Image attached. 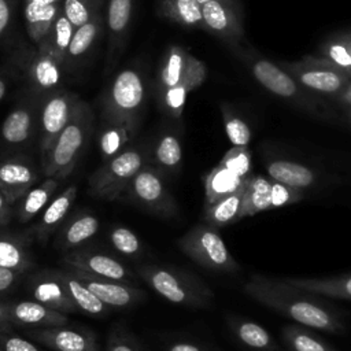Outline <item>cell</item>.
I'll list each match as a JSON object with an SVG mask.
<instances>
[{"mask_svg": "<svg viewBox=\"0 0 351 351\" xmlns=\"http://www.w3.org/2000/svg\"><path fill=\"white\" fill-rule=\"evenodd\" d=\"M243 291L262 306L307 328L339 335L344 332V324L319 295L302 291L284 278H270L252 274L243 285Z\"/></svg>", "mask_w": 351, "mask_h": 351, "instance_id": "cell-1", "label": "cell"}, {"mask_svg": "<svg viewBox=\"0 0 351 351\" xmlns=\"http://www.w3.org/2000/svg\"><path fill=\"white\" fill-rule=\"evenodd\" d=\"M149 97V82L138 63L118 70L103 89L99 121L125 122L140 128Z\"/></svg>", "mask_w": 351, "mask_h": 351, "instance_id": "cell-2", "label": "cell"}, {"mask_svg": "<svg viewBox=\"0 0 351 351\" xmlns=\"http://www.w3.org/2000/svg\"><path fill=\"white\" fill-rule=\"evenodd\" d=\"M95 125L96 115L93 108L81 99L67 125L51 147L41 154V170L45 177L63 181L71 174L93 136Z\"/></svg>", "mask_w": 351, "mask_h": 351, "instance_id": "cell-3", "label": "cell"}, {"mask_svg": "<svg viewBox=\"0 0 351 351\" xmlns=\"http://www.w3.org/2000/svg\"><path fill=\"white\" fill-rule=\"evenodd\" d=\"M137 276L159 296L171 304L207 308L214 292L195 273L173 265H141Z\"/></svg>", "mask_w": 351, "mask_h": 351, "instance_id": "cell-4", "label": "cell"}, {"mask_svg": "<svg viewBox=\"0 0 351 351\" xmlns=\"http://www.w3.org/2000/svg\"><path fill=\"white\" fill-rule=\"evenodd\" d=\"M147 163H149V143H130L115 156L103 160L101 166L89 176L90 195L104 200L119 199Z\"/></svg>", "mask_w": 351, "mask_h": 351, "instance_id": "cell-5", "label": "cell"}, {"mask_svg": "<svg viewBox=\"0 0 351 351\" xmlns=\"http://www.w3.org/2000/svg\"><path fill=\"white\" fill-rule=\"evenodd\" d=\"M41 100L19 90L16 100L0 125V160L29 154L38 144V111Z\"/></svg>", "mask_w": 351, "mask_h": 351, "instance_id": "cell-6", "label": "cell"}, {"mask_svg": "<svg viewBox=\"0 0 351 351\" xmlns=\"http://www.w3.org/2000/svg\"><path fill=\"white\" fill-rule=\"evenodd\" d=\"M178 248L195 263L219 274L240 271L239 262L228 250L219 230L206 222L197 223L177 240Z\"/></svg>", "mask_w": 351, "mask_h": 351, "instance_id": "cell-7", "label": "cell"}, {"mask_svg": "<svg viewBox=\"0 0 351 351\" xmlns=\"http://www.w3.org/2000/svg\"><path fill=\"white\" fill-rule=\"evenodd\" d=\"M166 180L167 177L159 169L147 163L133 177L121 197L159 218H174L178 215V204Z\"/></svg>", "mask_w": 351, "mask_h": 351, "instance_id": "cell-8", "label": "cell"}, {"mask_svg": "<svg viewBox=\"0 0 351 351\" xmlns=\"http://www.w3.org/2000/svg\"><path fill=\"white\" fill-rule=\"evenodd\" d=\"M81 97L66 86L45 96L38 111V151L44 154L67 125Z\"/></svg>", "mask_w": 351, "mask_h": 351, "instance_id": "cell-9", "label": "cell"}, {"mask_svg": "<svg viewBox=\"0 0 351 351\" xmlns=\"http://www.w3.org/2000/svg\"><path fill=\"white\" fill-rule=\"evenodd\" d=\"M64 64L44 48H36L27 63L23 82L19 90L40 100L64 88Z\"/></svg>", "mask_w": 351, "mask_h": 351, "instance_id": "cell-10", "label": "cell"}, {"mask_svg": "<svg viewBox=\"0 0 351 351\" xmlns=\"http://www.w3.org/2000/svg\"><path fill=\"white\" fill-rule=\"evenodd\" d=\"M136 0H107L104 30L107 33V53L104 74L110 75L118 64L133 25Z\"/></svg>", "mask_w": 351, "mask_h": 351, "instance_id": "cell-11", "label": "cell"}, {"mask_svg": "<svg viewBox=\"0 0 351 351\" xmlns=\"http://www.w3.org/2000/svg\"><path fill=\"white\" fill-rule=\"evenodd\" d=\"M62 262L64 266L81 269L97 277L110 278L132 285L136 281L134 273L118 258L92 247H80L69 251L63 255Z\"/></svg>", "mask_w": 351, "mask_h": 351, "instance_id": "cell-12", "label": "cell"}, {"mask_svg": "<svg viewBox=\"0 0 351 351\" xmlns=\"http://www.w3.org/2000/svg\"><path fill=\"white\" fill-rule=\"evenodd\" d=\"M25 337L52 351H99L97 336L88 328L69 324L25 330Z\"/></svg>", "mask_w": 351, "mask_h": 351, "instance_id": "cell-13", "label": "cell"}, {"mask_svg": "<svg viewBox=\"0 0 351 351\" xmlns=\"http://www.w3.org/2000/svg\"><path fill=\"white\" fill-rule=\"evenodd\" d=\"M37 163L29 154H19L0 160V189L14 206L29 189L38 184Z\"/></svg>", "mask_w": 351, "mask_h": 351, "instance_id": "cell-14", "label": "cell"}, {"mask_svg": "<svg viewBox=\"0 0 351 351\" xmlns=\"http://www.w3.org/2000/svg\"><path fill=\"white\" fill-rule=\"evenodd\" d=\"M66 267H69L97 299L111 308H128L136 306L147 298V293L143 289L132 284L97 277L81 269L70 266Z\"/></svg>", "mask_w": 351, "mask_h": 351, "instance_id": "cell-15", "label": "cell"}, {"mask_svg": "<svg viewBox=\"0 0 351 351\" xmlns=\"http://www.w3.org/2000/svg\"><path fill=\"white\" fill-rule=\"evenodd\" d=\"M202 62L193 55L188 53L180 45H170L166 48L162 55L152 85L151 92L154 99L173 86L185 81L189 74L200 64Z\"/></svg>", "mask_w": 351, "mask_h": 351, "instance_id": "cell-16", "label": "cell"}, {"mask_svg": "<svg viewBox=\"0 0 351 351\" xmlns=\"http://www.w3.org/2000/svg\"><path fill=\"white\" fill-rule=\"evenodd\" d=\"M177 122L169 121L149 141V163L167 178L180 174L184 160L181 132Z\"/></svg>", "mask_w": 351, "mask_h": 351, "instance_id": "cell-17", "label": "cell"}, {"mask_svg": "<svg viewBox=\"0 0 351 351\" xmlns=\"http://www.w3.org/2000/svg\"><path fill=\"white\" fill-rule=\"evenodd\" d=\"M27 287L34 300L64 314L80 313L67 293L58 269H43L27 278Z\"/></svg>", "mask_w": 351, "mask_h": 351, "instance_id": "cell-18", "label": "cell"}, {"mask_svg": "<svg viewBox=\"0 0 351 351\" xmlns=\"http://www.w3.org/2000/svg\"><path fill=\"white\" fill-rule=\"evenodd\" d=\"M103 30H104L103 12L95 15L88 22H85L84 25L75 29L64 58L66 77H70L71 74L82 69V66L90 56L93 48L96 47Z\"/></svg>", "mask_w": 351, "mask_h": 351, "instance_id": "cell-19", "label": "cell"}, {"mask_svg": "<svg viewBox=\"0 0 351 351\" xmlns=\"http://www.w3.org/2000/svg\"><path fill=\"white\" fill-rule=\"evenodd\" d=\"M8 314L14 326L52 328L69 324L64 313L53 310L37 300H16L8 303Z\"/></svg>", "mask_w": 351, "mask_h": 351, "instance_id": "cell-20", "label": "cell"}, {"mask_svg": "<svg viewBox=\"0 0 351 351\" xmlns=\"http://www.w3.org/2000/svg\"><path fill=\"white\" fill-rule=\"evenodd\" d=\"M97 217L86 210H80L69 215L56 230L55 245L62 251H73L86 244L99 230Z\"/></svg>", "mask_w": 351, "mask_h": 351, "instance_id": "cell-21", "label": "cell"}, {"mask_svg": "<svg viewBox=\"0 0 351 351\" xmlns=\"http://www.w3.org/2000/svg\"><path fill=\"white\" fill-rule=\"evenodd\" d=\"M77 197V186L69 185L58 196H55L43 210L40 219L30 229L33 236L40 243H47L49 236L56 233L62 223L69 217V213Z\"/></svg>", "mask_w": 351, "mask_h": 351, "instance_id": "cell-22", "label": "cell"}, {"mask_svg": "<svg viewBox=\"0 0 351 351\" xmlns=\"http://www.w3.org/2000/svg\"><path fill=\"white\" fill-rule=\"evenodd\" d=\"M63 0H23V19L29 38L36 47L62 12Z\"/></svg>", "mask_w": 351, "mask_h": 351, "instance_id": "cell-23", "label": "cell"}, {"mask_svg": "<svg viewBox=\"0 0 351 351\" xmlns=\"http://www.w3.org/2000/svg\"><path fill=\"white\" fill-rule=\"evenodd\" d=\"M60 182L62 181L58 178L47 177L44 181L29 189L14 204V218L21 223H26L36 215L41 214L47 204L52 200V196Z\"/></svg>", "mask_w": 351, "mask_h": 351, "instance_id": "cell-24", "label": "cell"}, {"mask_svg": "<svg viewBox=\"0 0 351 351\" xmlns=\"http://www.w3.org/2000/svg\"><path fill=\"white\" fill-rule=\"evenodd\" d=\"M266 171L271 180L302 191L317 185L319 180L313 169L287 159H271L266 162Z\"/></svg>", "mask_w": 351, "mask_h": 351, "instance_id": "cell-25", "label": "cell"}, {"mask_svg": "<svg viewBox=\"0 0 351 351\" xmlns=\"http://www.w3.org/2000/svg\"><path fill=\"white\" fill-rule=\"evenodd\" d=\"M140 128L125 122H111V121H99L97 128V144L103 160H107L123 148H126Z\"/></svg>", "mask_w": 351, "mask_h": 351, "instance_id": "cell-26", "label": "cell"}, {"mask_svg": "<svg viewBox=\"0 0 351 351\" xmlns=\"http://www.w3.org/2000/svg\"><path fill=\"white\" fill-rule=\"evenodd\" d=\"M0 266L27 273L34 266L29 237L0 230Z\"/></svg>", "mask_w": 351, "mask_h": 351, "instance_id": "cell-27", "label": "cell"}, {"mask_svg": "<svg viewBox=\"0 0 351 351\" xmlns=\"http://www.w3.org/2000/svg\"><path fill=\"white\" fill-rule=\"evenodd\" d=\"M284 281L288 284L311 292L324 298L351 300V273L336 276V277H322V278H293L285 277Z\"/></svg>", "mask_w": 351, "mask_h": 351, "instance_id": "cell-28", "label": "cell"}, {"mask_svg": "<svg viewBox=\"0 0 351 351\" xmlns=\"http://www.w3.org/2000/svg\"><path fill=\"white\" fill-rule=\"evenodd\" d=\"M58 271L62 281L64 282L69 296L71 298L80 313L92 317H104L111 311V307L97 299L69 267L63 266L62 269H58Z\"/></svg>", "mask_w": 351, "mask_h": 351, "instance_id": "cell-29", "label": "cell"}, {"mask_svg": "<svg viewBox=\"0 0 351 351\" xmlns=\"http://www.w3.org/2000/svg\"><path fill=\"white\" fill-rule=\"evenodd\" d=\"M228 325L234 337L254 351H277L278 346L271 335L258 322L243 317H228Z\"/></svg>", "mask_w": 351, "mask_h": 351, "instance_id": "cell-30", "label": "cell"}, {"mask_svg": "<svg viewBox=\"0 0 351 351\" xmlns=\"http://www.w3.org/2000/svg\"><path fill=\"white\" fill-rule=\"evenodd\" d=\"M243 203H244V188L208 206H204L203 221L217 229L229 226L241 219Z\"/></svg>", "mask_w": 351, "mask_h": 351, "instance_id": "cell-31", "label": "cell"}, {"mask_svg": "<svg viewBox=\"0 0 351 351\" xmlns=\"http://www.w3.org/2000/svg\"><path fill=\"white\" fill-rule=\"evenodd\" d=\"M244 185V178L232 173L222 165L215 166L204 177V206L240 191Z\"/></svg>", "mask_w": 351, "mask_h": 351, "instance_id": "cell-32", "label": "cell"}, {"mask_svg": "<svg viewBox=\"0 0 351 351\" xmlns=\"http://www.w3.org/2000/svg\"><path fill=\"white\" fill-rule=\"evenodd\" d=\"M158 15L182 26L204 27L202 4L196 0H158Z\"/></svg>", "mask_w": 351, "mask_h": 351, "instance_id": "cell-33", "label": "cell"}, {"mask_svg": "<svg viewBox=\"0 0 351 351\" xmlns=\"http://www.w3.org/2000/svg\"><path fill=\"white\" fill-rule=\"evenodd\" d=\"M33 52L34 45L33 48H18L8 56L5 63L0 66V103L11 90L21 88Z\"/></svg>", "mask_w": 351, "mask_h": 351, "instance_id": "cell-34", "label": "cell"}, {"mask_svg": "<svg viewBox=\"0 0 351 351\" xmlns=\"http://www.w3.org/2000/svg\"><path fill=\"white\" fill-rule=\"evenodd\" d=\"M75 29L77 27L67 19L64 12L62 11L51 25L44 38L36 45V48H44L49 51L64 64V58Z\"/></svg>", "mask_w": 351, "mask_h": 351, "instance_id": "cell-35", "label": "cell"}, {"mask_svg": "<svg viewBox=\"0 0 351 351\" xmlns=\"http://www.w3.org/2000/svg\"><path fill=\"white\" fill-rule=\"evenodd\" d=\"M281 336L289 351H339L314 332L299 325L284 326Z\"/></svg>", "mask_w": 351, "mask_h": 351, "instance_id": "cell-36", "label": "cell"}, {"mask_svg": "<svg viewBox=\"0 0 351 351\" xmlns=\"http://www.w3.org/2000/svg\"><path fill=\"white\" fill-rule=\"evenodd\" d=\"M254 74L263 86H266L269 90L274 92L276 95L288 97V96H292L296 90L293 81L270 62L261 60L255 63Z\"/></svg>", "mask_w": 351, "mask_h": 351, "instance_id": "cell-37", "label": "cell"}, {"mask_svg": "<svg viewBox=\"0 0 351 351\" xmlns=\"http://www.w3.org/2000/svg\"><path fill=\"white\" fill-rule=\"evenodd\" d=\"M204 27L217 34H232L234 16L222 0H210L202 4Z\"/></svg>", "mask_w": 351, "mask_h": 351, "instance_id": "cell-38", "label": "cell"}, {"mask_svg": "<svg viewBox=\"0 0 351 351\" xmlns=\"http://www.w3.org/2000/svg\"><path fill=\"white\" fill-rule=\"evenodd\" d=\"M108 240L112 248L123 256H140L143 254V243L140 237L126 226L115 225L108 233Z\"/></svg>", "mask_w": 351, "mask_h": 351, "instance_id": "cell-39", "label": "cell"}, {"mask_svg": "<svg viewBox=\"0 0 351 351\" xmlns=\"http://www.w3.org/2000/svg\"><path fill=\"white\" fill-rule=\"evenodd\" d=\"M104 0H63L62 11L75 26H81L95 15L100 14Z\"/></svg>", "mask_w": 351, "mask_h": 351, "instance_id": "cell-40", "label": "cell"}, {"mask_svg": "<svg viewBox=\"0 0 351 351\" xmlns=\"http://www.w3.org/2000/svg\"><path fill=\"white\" fill-rule=\"evenodd\" d=\"M219 165L230 170L232 173L237 174L239 177L247 180L252 176V165H251V154L245 147H233L230 148L223 158L221 159Z\"/></svg>", "mask_w": 351, "mask_h": 351, "instance_id": "cell-41", "label": "cell"}, {"mask_svg": "<svg viewBox=\"0 0 351 351\" xmlns=\"http://www.w3.org/2000/svg\"><path fill=\"white\" fill-rule=\"evenodd\" d=\"M300 80L304 85L322 92H335L341 85L340 77L332 71H307Z\"/></svg>", "mask_w": 351, "mask_h": 351, "instance_id": "cell-42", "label": "cell"}, {"mask_svg": "<svg viewBox=\"0 0 351 351\" xmlns=\"http://www.w3.org/2000/svg\"><path fill=\"white\" fill-rule=\"evenodd\" d=\"M225 130L229 141L234 147H245L251 140V130L247 123L236 117H225Z\"/></svg>", "mask_w": 351, "mask_h": 351, "instance_id": "cell-43", "label": "cell"}, {"mask_svg": "<svg viewBox=\"0 0 351 351\" xmlns=\"http://www.w3.org/2000/svg\"><path fill=\"white\" fill-rule=\"evenodd\" d=\"M106 351H143V348L130 333L114 328L107 337Z\"/></svg>", "mask_w": 351, "mask_h": 351, "instance_id": "cell-44", "label": "cell"}, {"mask_svg": "<svg viewBox=\"0 0 351 351\" xmlns=\"http://www.w3.org/2000/svg\"><path fill=\"white\" fill-rule=\"evenodd\" d=\"M16 21V1L0 0V45L11 37Z\"/></svg>", "mask_w": 351, "mask_h": 351, "instance_id": "cell-45", "label": "cell"}, {"mask_svg": "<svg viewBox=\"0 0 351 351\" xmlns=\"http://www.w3.org/2000/svg\"><path fill=\"white\" fill-rule=\"evenodd\" d=\"M0 344L4 351H44L38 343L12 333V330L0 332Z\"/></svg>", "mask_w": 351, "mask_h": 351, "instance_id": "cell-46", "label": "cell"}, {"mask_svg": "<svg viewBox=\"0 0 351 351\" xmlns=\"http://www.w3.org/2000/svg\"><path fill=\"white\" fill-rule=\"evenodd\" d=\"M25 274H26L25 271L0 266V293H5L11 291Z\"/></svg>", "mask_w": 351, "mask_h": 351, "instance_id": "cell-47", "label": "cell"}, {"mask_svg": "<svg viewBox=\"0 0 351 351\" xmlns=\"http://www.w3.org/2000/svg\"><path fill=\"white\" fill-rule=\"evenodd\" d=\"M165 350L166 351H218L208 346H204L196 341H189V340L171 341L165 347Z\"/></svg>", "mask_w": 351, "mask_h": 351, "instance_id": "cell-48", "label": "cell"}, {"mask_svg": "<svg viewBox=\"0 0 351 351\" xmlns=\"http://www.w3.org/2000/svg\"><path fill=\"white\" fill-rule=\"evenodd\" d=\"M14 218V206L0 189V226H5Z\"/></svg>", "mask_w": 351, "mask_h": 351, "instance_id": "cell-49", "label": "cell"}, {"mask_svg": "<svg viewBox=\"0 0 351 351\" xmlns=\"http://www.w3.org/2000/svg\"><path fill=\"white\" fill-rule=\"evenodd\" d=\"M329 55L340 66H351V56L343 45H332L329 49Z\"/></svg>", "mask_w": 351, "mask_h": 351, "instance_id": "cell-50", "label": "cell"}, {"mask_svg": "<svg viewBox=\"0 0 351 351\" xmlns=\"http://www.w3.org/2000/svg\"><path fill=\"white\" fill-rule=\"evenodd\" d=\"M14 325L10 319V314H8V303L5 302H0V332H7V330H12Z\"/></svg>", "mask_w": 351, "mask_h": 351, "instance_id": "cell-51", "label": "cell"}, {"mask_svg": "<svg viewBox=\"0 0 351 351\" xmlns=\"http://www.w3.org/2000/svg\"><path fill=\"white\" fill-rule=\"evenodd\" d=\"M344 99H346L347 103H351V85H350V88L347 89V92H346V95H344Z\"/></svg>", "mask_w": 351, "mask_h": 351, "instance_id": "cell-52", "label": "cell"}, {"mask_svg": "<svg viewBox=\"0 0 351 351\" xmlns=\"http://www.w3.org/2000/svg\"><path fill=\"white\" fill-rule=\"evenodd\" d=\"M197 3H200V4H204V3H207V1H210V0H196Z\"/></svg>", "mask_w": 351, "mask_h": 351, "instance_id": "cell-53", "label": "cell"}, {"mask_svg": "<svg viewBox=\"0 0 351 351\" xmlns=\"http://www.w3.org/2000/svg\"><path fill=\"white\" fill-rule=\"evenodd\" d=\"M0 351H4V350H3V347H1V344H0Z\"/></svg>", "mask_w": 351, "mask_h": 351, "instance_id": "cell-54", "label": "cell"}]
</instances>
